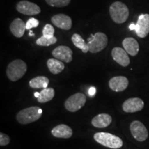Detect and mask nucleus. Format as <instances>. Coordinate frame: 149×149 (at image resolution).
<instances>
[{
	"label": "nucleus",
	"instance_id": "obj_12",
	"mask_svg": "<svg viewBox=\"0 0 149 149\" xmlns=\"http://www.w3.org/2000/svg\"><path fill=\"white\" fill-rule=\"evenodd\" d=\"M51 22L59 29L68 31L72 27V19L65 14H57L52 17Z\"/></svg>",
	"mask_w": 149,
	"mask_h": 149
},
{
	"label": "nucleus",
	"instance_id": "obj_10",
	"mask_svg": "<svg viewBox=\"0 0 149 149\" xmlns=\"http://www.w3.org/2000/svg\"><path fill=\"white\" fill-rule=\"evenodd\" d=\"M144 107V102L139 97H132L123 103L122 109L126 113H135L140 111Z\"/></svg>",
	"mask_w": 149,
	"mask_h": 149
},
{
	"label": "nucleus",
	"instance_id": "obj_5",
	"mask_svg": "<svg viewBox=\"0 0 149 149\" xmlns=\"http://www.w3.org/2000/svg\"><path fill=\"white\" fill-rule=\"evenodd\" d=\"M89 52L91 53H97L102 51L107 47L108 44V37L103 33L98 32L92 35V38L88 39Z\"/></svg>",
	"mask_w": 149,
	"mask_h": 149
},
{
	"label": "nucleus",
	"instance_id": "obj_6",
	"mask_svg": "<svg viewBox=\"0 0 149 149\" xmlns=\"http://www.w3.org/2000/svg\"><path fill=\"white\" fill-rule=\"evenodd\" d=\"M86 97L84 94L77 93L69 97L64 103L65 108L70 112H77L85 105Z\"/></svg>",
	"mask_w": 149,
	"mask_h": 149
},
{
	"label": "nucleus",
	"instance_id": "obj_9",
	"mask_svg": "<svg viewBox=\"0 0 149 149\" xmlns=\"http://www.w3.org/2000/svg\"><path fill=\"white\" fill-rule=\"evenodd\" d=\"M135 33L140 38H144L149 33V14H141L135 24Z\"/></svg>",
	"mask_w": 149,
	"mask_h": 149
},
{
	"label": "nucleus",
	"instance_id": "obj_1",
	"mask_svg": "<svg viewBox=\"0 0 149 149\" xmlns=\"http://www.w3.org/2000/svg\"><path fill=\"white\" fill-rule=\"evenodd\" d=\"M42 109L38 107H31L19 111L17 114V120L21 124H28L40 120Z\"/></svg>",
	"mask_w": 149,
	"mask_h": 149
},
{
	"label": "nucleus",
	"instance_id": "obj_21",
	"mask_svg": "<svg viewBox=\"0 0 149 149\" xmlns=\"http://www.w3.org/2000/svg\"><path fill=\"white\" fill-rule=\"evenodd\" d=\"M72 42L76 47L79 48L84 53H86L89 51V48L88 44L85 42L84 39L79 34L74 33L72 36Z\"/></svg>",
	"mask_w": 149,
	"mask_h": 149
},
{
	"label": "nucleus",
	"instance_id": "obj_23",
	"mask_svg": "<svg viewBox=\"0 0 149 149\" xmlns=\"http://www.w3.org/2000/svg\"><path fill=\"white\" fill-rule=\"evenodd\" d=\"M57 37H46L42 36L37 39L36 41V44L39 46H48L55 44L57 42Z\"/></svg>",
	"mask_w": 149,
	"mask_h": 149
},
{
	"label": "nucleus",
	"instance_id": "obj_31",
	"mask_svg": "<svg viewBox=\"0 0 149 149\" xmlns=\"http://www.w3.org/2000/svg\"><path fill=\"white\" fill-rule=\"evenodd\" d=\"M32 33H33L32 31H30V32H29V35H31V36H33V35H34V34H33Z\"/></svg>",
	"mask_w": 149,
	"mask_h": 149
},
{
	"label": "nucleus",
	"instance_id": "obj_16",
	"mask_svg": "<svg viewBox=\"0 0 149 149\" xmlns=\"http://www.w3.org/2000/svg\"><path fill=\"white\" fill-rule=\"evenodd\" d=\"M51 133L54 137L57 138L68 139L72 136V130L68 126L65 124H59L52 129Z\"/></svg>",
	"mask_w": 149,
	"mask_h": 149
},
{
	"label": "nucleus",
	"instance_id": "obj_27",
	"mask_svg": "<svg viewBox=\"0 0 149 149\" xmlns=\"http://www.w3.org/2000/svg\"><path fill=\"white\" fill-rule=\"evenodd\" d=\"M10 137L6 134L3 133H0V145L1 146H4L8 145L10 143Z\"/></svg>",
	"mask_w": 149,
	"mask_h": 149
},
{
	"label": "nucleus",
	"instance_id": "obj_25",
	"mask_svg": "<svg viewBox=\"0 0 149 149\" xmlns=\"http://www.w3.org/2000/svg\"><path fill=\"white\" fill-rule=\"evenodd\" d=\"M54 33H55V29L53 26L51 24H46L44 26V29L42 31L43 36L54 37Z\"/></svg>",
	"mask_w": 149,
	"mask_h": 149
},
{
	"label": "nucleus",
	"instance_id": "obj_8",
	"mask_svg": "<svg viewBox=\"0 0 149 149\" xmlns=\"http://www.w3.org/2000/svg\"><path fill=\"white\" fill-rule=\"evenodd\" d=\"M16 9L19 13L26 15H35L41 13L40 6L26 0L19 1L16 6Z\"/></svg>",
	"mask_w": 149,
	"mask_h": 149
},
{
	"label": "nucleus",
	"instance_id": "obj_20",
	"mask_svg": "<svg viewBox=\"0 0 149 149\" xmlns=\"http://www.w3.org/2000/svg\"><path fill=\"white\" fill-rule=\"evenodd\" d=\"M49 84L48 78L44 76H38L33 78L29 81V85L32 88H46Z\"/></svg>",
	"mask_w": 149,
	"mask_h": 149
},
{
	"label": "nucleus",
	"instance_id": "obj_19",
	"mask_svg": "<svg viewBox=\"0 0 149 149\" xmlns=\"http://www.w3.org/2000/svg\"><path fill=\"white\" fill-rule=\"evenodd\" d=\"M47 66L50 72L54 74L60 73L64 70L65 66L62 61L57 59H49L47 61Z\"/></svg>",
	"mask_w": 149,
	"mask_h": 149
},
{
	"label": "nucleus",
	"instance_id": "obj_15",
	"mask_svg": "<svg viewBox=\"0 0 149 149\" xmlns=\"http://www.w3.org/2000/svg\"><path fill=\"white\" fill-rule=\"evenodd\" d=\"M122 45L128 55L135 56L139 53V44L137 41L133 37H126L124 39L122 42Z\"/></svg>",
	"mask_w": 149,
	"mask_h": 149
},
{
	"label": "nucleus",
	"instance_id": "obj_13",
	"mask_svg": "<svg viewBox=\"0 0 149 149\" xmlns=\"http://www.w3.org/2000/svg\"><path fill=\"white\" fill-rule=\"evenodd\" d=\"M112 57L113 60L121 66L126 67L130 64V59L128 53L124 49L120 47H115L112 50Z\"/></svg>",
	"mask_w": 149,
	"mask_h": 149
},
{
	"label": "nucleus",
	"instance_id": "obj_24",
	"mask_svg": "<svg viewBox=\"0 0 149 149\" xmlns=\"http://www.w3.org/2000/svg\"><path fill=\"white\" fill-rule=\"evenodd\" d=\"M48 5L53 7H64L69 4L70 0H45Z\"/></svg>",
	"mask_w": 149,
	"mask_h": 149
},
{
	"label": "nucleus",
	"instance_id": "obj_29",
	"mask_svg": "<svg viewBox=\"0 0 149 149\" xmlns=\"http://www.w3.org/2000/svg\"><path fill=\"white\" fill-rule=\"evenodd\" d=\"M95 92V90L94 88H91L90 90H89V93H90V95L94 94Z\"/></svg>",
	"mask_w": 149,
	"mask_h": 149
},
{
	"label": "nucleus",
	"instance_id": "obj_28",
	"mask_svg": "<svg viewBox=\"0 0 149 149\" xmlns=\"http://www.w3.org/2000/svg\"><path fill=\"white\" fill-rule=\"evenodd\" d=\"M135 27H136V25L135 24H130L129 26V29L130 30H131V31H135Z\"/></svg>",
	"mask_w": 149,
	"mask_h": 149
},
{
	"label": "nucleus",
	"instance_id": "obj_14",
	"mask_svg": "<svg viewBox=\"0 0 149 149\" xmlns=\"http://www.w3.org/2000/svg\"><path fill=\"white\" fill-rule=\"evenodd\" d=\"M109 85L110 88L115 92H122L126 90L128 86V79L124 76L113 77L110 79Z\"/></svg>",
	"mask_w": 149,
	"mask_h": 149
},
{
	"label": "nucleus",
	"instance_id": "obj_7",
	"mask_svg": "<svg viewBox=\"0 0 149 149\" xmlns=\"http://www.w3.org/2000/svg\"><path fill=\"white\" fill-rule=\"evenodd\" d=\"M130 130L136 140L144 141L148 137V133L146 126L139 121H134L130 124Z\"/></svg>",
	"mask_w": 149,
	"mask_h": 149
},
{
	"label": "nucleus",
	"instance_id": "obj_2",
	"mask_svg": "<svg viewBox=\"0 0 149 149\" xmlns=\"http://www.w3.org/2000/svg\"><path fill=\"white\" fill-rule=\"evenodd\" d=\"M94 139L102 146L113 149L120 148L123 146L122 139L109 133L99 132L94 135Z\"/></svg>",
	"mask_w": 149,
	"mask_h": 149
},
{
	"label": "nucleus",
	"instance_id": "obj_22",
	"mask_svg": "<svg viewBox=\"0 0 149 149\" xmlns=\"http://www.w3.org/2000/svg\"><path fill=\"white\" fill-rule=\"evenodd\" d=\"M55 96V90L53 88H44L40 93V95L37 97V101L40 103H46L51 101Z\"/></svg>",
	"mask_w": 149,
	"mask_h": 149
},
{
	"label": "nucleus",
	"instance_id": "obj_30",
	"mask_svg": "<svg viewBox=\"0 0 149 149\" xmlns=\"http://www.w3.org/2000/svg\"><path fill=\"white\" fill-rule=\"evenodd\" d=\"M39 95H40V93H37V92L35 93V97L37 98L39 97Z\"/></svg>",
	"mask_w": 149,
	"mask_h": 149
},
{
	"label": "nucleus",
	"instance_id": "obj_4",
	"mask_svg": "<svg viewBox=\"0 0 149 149\" xmlns=\"http://www.w3.org/2000/svg\"><path fill=\"white\" fill-rule=\"evenodd\" d=\"M27 71V65L22 59L11 61L6 68V75L12 81H16L23 77Z\"/></svg>",
	"mask_w": 149,
	"mask_h": 149
},
{
	"label": "nucleus",
	"instance_id": "obj_11",
	"mask_svg": "<svg viewBox=\"0 0 149 149\" xmlns=\"http://www.w3.org/2000/svg\"><path fill=\"white\" fill-rule=\"evenodd\" d=\"M52 55L55 59L70 63L72 60V51L69 47L66 46H59L52 51Z\"/></svg>",
	"mask_w": 149,
	"mask_h": 149
},
{
	"label": "nucleus",
	"instance_id": "obj_26",
	"mask_svg": "<svg viewBox=\"0 0 149 149\" xmlns=\"http://www.w3.org/2000/svg\"><path fill=\"white\" fill-rule=\"evenodd\" d=\"M39 24H40V22L36 19L31 18L28 20L26 24V29L30 30L33 28H36L39 26Z\"/></svg>",
	"mask_w": 149,
	"mask_h": 149
},
{
	"label": "nucleus",
	"instance_id": "obj_17",
	"mask_svg": "<svg viewBox=\"0 0 149 149\" xmlns=\"http://www.w3.org/2000/svg\"><path fill=\"white\" fill-rule=\"evenodd\" d=\"M26 24L23 20L20 18H16L12 22L10 25V30L15 37L20 38L25 33Z\"/></svg>",
	"mask_w": 149,
	"mask_h": 149
},
{
	"label": "nucleus",
	"instance_id": "obj_3",
	"mask_svg": "<svg viewBox=\"0 0 149 149\" xmlns=\"http://www.w3.org/2000/svg\"><path fill=\"white\" fill-rule=\"evenodd\" d=\"M109 13L113 22L117 24H123L128 19L129 10L124 3L115 1L110 6Z\"/></svg>",
	"mask_w": 149,
	"mask_h": 149
},
{
	"label": "nucleus",
	"instance_id": "obj_18",
	"mask_svg": "<svg viewBox=\"0 0 149 149\" xmlns=\"http://www.w3.org/2000/svg\"><path fill=\"white\" fill-rule=\"evenodd\" d=\"M112 122V117L110 115L106 113L97 115L93 117L91 122L92 125L96 128H106L109 126Z\"/></svg>",
	"mask_w": 149,
	"mask_h": 149
}]
</instances>
